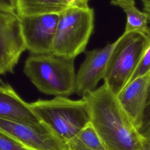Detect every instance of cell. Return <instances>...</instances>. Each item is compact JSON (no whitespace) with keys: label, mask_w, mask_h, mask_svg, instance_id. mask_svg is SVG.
I'll use <instances>...</instances> for the list:
<instances>
[{"label":"cell","mask_w":150,"mask_h":150,"mask_svg":"<svg viewBox=\"0 0 150 150\" xmlns=\"http://www.w3.org/2000/svg\"><path fill=\"white\" fill-rule=\"evenodd\" d=\"M90 122L106 150H138L142 137L121 106L117 96L104 83L86 94Z\"/></svg>","instance_id":"6da1fadb"},{"label":"cell","mask_w":150,"mask_h":150,"mask_svg":"<svg viewBox=\"0 0 150 150\" xmlns=\"http://www.w3.org/2000/svg\"><path fill=\"white\" fill-rule=\"evenodd\" d=\"M74 60L52 53L32 54L25 62L24 72L42 93L66 97L75 91Z\"/></svg>","instance_id":"7a4b0ae2"},{"label":"cell","mask_w":150,"mask_h":150,"mask_svg":"<svg viewBox=\"0 0 150 150\" xmlns=\"http://www.w3.org/2000/svg\"><path fill=\"white\" fill-rule=\"evenodd\" d=\"M29 105L40 121L66 144L90 122L87 107L83 98L73 100L56 96L51 100L39 99Z\"/></svg>","instance_id":"3957f363"},{"label":"cell","mask_w":150,"mask_h":150,"mask_svg":"<svg viewBox=\"0 0 150 150\" xmlns=\"http://www.w3.org/2000/svg\"><path fill=\"white\" fill-rule=\"evenodd\" d=\"M92 8H69L60 14L52 53L75 59L84 52L94 29Z\"/></svg>","instance_id":"277c9868"},{"label":"cell","mask_w":150,"mask_h":150,"mask_svg":"<svg viewBox=\"0 0 150 150\" xmlns=\"http://www.w3.org/2000/svg\"><path fill=\"white\" fill-rule=\"evenodd\" d=\"M145 39L137 33H123L117 40L108 63L104 83L116 96L130 79Z\"/></svg>","instance_id":"5b68a950"},{"label":"cell","mask_w":150,"mask_h":150,"mask_svg":"<svg viewBox=\"0 0 150 150\" xmlns=\"http://www.w3.org/2000/svg\"><path fill=\"white\" fill-rule=\"evenodd\" d=\"M0 129L30 150H67L66 144L41 121L30 124L0 118Z\"/></svg>","instance_id":"8992f818"},{"label":"cell","mask_w":150,"mask_h":150,"mask_svg":"<svg viewBox=\"0 0 150 150\" xmlns=\"http://www.w3.org/2000/svg\"><path fill=\"white\" fill-rule=\"evenodd\" d=\"M59 16V14L19 16L26 49L35 54L52 53Z\"/></svg>","instance_id":"52a82bcc"},{"label":"cell","mask_w":150,"mask_h":150,"mask_svg":"<svg viewBox=\"0 0 150 150\" xmlns=\"http://www.w3.org/2000/svg\"><path fill=\"white\" fill-rule=\"evenodd\" d=\"M25 50L19 16L0 11V74L12 73Z\"/></svg>","instance_id":"ba28073f"},{"label":"cell","mask_w":150,"mask_h":150,"mask_svg":"<svg viewBox=\"0 0 150 150\" xmlns=\"http://www.w3.org/2000/svg\"><path fill=\"white\" fill-rule=\"evenodd\" d=\"M115 44L116 40L107 44L103 48L93 49L86 53L85 59L76 74L74 93L83 97L96 88L98 82L105 76L109 59Z\"/></svg>","instance_id":"9c48e42d"},{"label":"cell","mask_w":150,"mask_h":150,"mask_svg":"<svg viewBox=\"0 0 150 150\" xmlns=\"http://www.w3.org/2000/svg\"><path fill=\"white\" fill-rule=\"evenodd\" d=\"M150 91V71L129 81L117 95V99L138 130Z\"/></svg>","instance_id":"30bf717a"},{"label":"cell","mask_w":150,"mask_h":150,"mask_svg":"<svg viewBox=\"0 0 150 150\" xmlns=\"http://www.w3.org/2000/svg\"><path fill=\"white\" fill-rule=\"evenodd\" d=\"M0 118L30 124L40 122L29 103L23 100L11 86L5 84L0 85Z\"/></svg>","instance_id":"8fae6325"},{"label":"cell","mask_w":150,"mask_h":150,"mask_svg":"<svg viewBox=\"0 0 150 150\" xmlns=\"http://www.w3.org/2000/svg\"><path fill=\"white\" fill-rule=\"evenodd\" d=\"M110 4L120 8L126 15L124 33H137L145 39L149 36L150 28L148 25V16L136 6L134 0H111Z\"/></svg>","instance_id":"7c38bea8"},{"label":"cell","mask_w":150,"mask_h":150,"mask_svg":"<svg viewBox=\"0 0 150 150\" xmlns=\"http://www.w3.org/2000/svg\"><path fill=\"white\" fill-rule=\"evenodd\" d=\"M69 8L66 0H16L17 15L19 16L60 15Z\"/></svg>","instance_id":"4fadbf2b"},{"label":"cell","mask_w":150,"mask_h":150,"mask_svg":"<svg viewBox=\"0 0 150 150\" xmlns=\"http://www.w3.org/2000/svg\"><path fill=\"white\" fill-rule=\"evenodd\" d=\"M66 146L67 150H106L90 122L70 139Z\"/></svg>","instance_id":"5bb4252c"},{"label":"cell","mask_w":150,"mask_h":150,"mask_svg":"<svg viewBox=\"0 0 150 150\" xmlns=\"http://www.w3.org/2000/svg\"><path fill=\"white\" fill-rule=\"evenodd\" d=\"M150 71V35L145 42L137 66L128 82Z\"/></svg>","instance_id":"9a60e30c"},{"label":"cell","mask_w":150,"mask_h":150,"mask_svg":"<svg viewBox=\"0 0 150 150\" xmlns=\"http://www.w3.org/2000/svg\"><path fill=\"white\" fill-rule=\"evenodd\" d=\"M0 150H30L8 134L0 129Z\"/></svg>","instance_id":"2e32d148"},{"label":"cell","mask_w":150,"mask_h":150,"mask_svg":"<svg viewBox=\"0 0 150 150\" xmlns=\"http://www.w3.org/2000/svg\"><path fill=\"white\" fill-rule=\"evenodd\" d=\"M138 131L141 136L150 135V91L144 111L141 124Z\"/></svg>","instance_id":"e0dca14e"},{"label":"cell","mask_w":150,"mask_h":150,"mask_svg":"<svg viewBox=\"0 0 150 150\" xmlns=\"http://www.w3.org/2000/svg\"><path fill=\"white\" fill-rule=\"evenodd\" d=\"M0 11L17 14L16 0H0Z\"/></svg>","instance_id":"ac0fdd59"},{"label":"cell","mask_w":150,"mask_h":150,"mask_svg":"<svg viewBox=\"0 0 150 150\" xmlns=\"http://www.w3.org/2000/svg\"><path fill=\"white\" fill-rule=\"evenodd\" d=\"M90 0H66L70 8H84L88 7Z\"/></svg>","instance_id":"d6986e66"},{"label":"cell","mask_w":150,"mask_h":150,"mask_svg":"<svg viewBox=\"0 0 150 150\" xmlns=\"http://www.w3.org/2000/svg\"><path fill=\"white\" fill-rule=\"evenodd\" d=\"M142 137L141 147L138 150H150V135Z\"/></svg>","instance_id":"ffe728a7"},{"label":"cell","mask_w":150,"mask_h":150,"mask_svg":"<svg viewBox=\"0 0 150 150\" xmlns=\"http://www.w3.org/2000/svg\"><path fill=\"white\" fill-rule=\"evenodd\" d=\"M140 1L143 6V11L146 13L149 22H150V0Z\"/></svg>","instance_id":"44dd1931"},{"label":"cell","mask_w":150,"mask_h":150,"mask_svg":"<svg viewBox=\"0 0 150 150\" xmlns=\"http://www.w3.org/2000/svg\"><path fill=\"white\" fill-rule=\"evenodd\" d=\"M3 84V83H1V81H0V85H1V84Z\"/></svg>","instance_id":"7402d4cb"}]
</instances>
